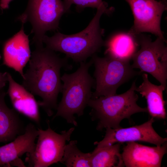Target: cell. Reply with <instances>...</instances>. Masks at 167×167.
Masks as SVG:
<instances>
[{"label": "cell", "mask_w": 167, "mask_h": 167, "mask_svg": "<svg viewBox=\"0 0 167 167\" xmlns=\"http://www.w3.org/2000/svg\"><path fill=\"white\" fill-rule=\"evenodd\" d=\"M35 46L22 85L33 95L41 98L42 100L38 101V105L50 117L56 110L58 97L62 91L61 70H71L72 66L66 57L61 58L43 45Z\"/></svg>", "instance_id": "6da1fadb"}, {"label": "cell", "mask_w": 167, "mask_h": 167, "mask_svg": "<svg viewBox=\"0 0 167 167\" xmlns=\"http://www.w3.org/2000/svg\"><path fill=\"white\" fill-rule=\"evenodd\" d=\"M108 6L97 9L87 27L80 32L69 35L57 32L51 37L45 35L42 38L43 43L48 48L64 54L66 58L76 62H86L88 58L99 52L104 45L102 36L104 30L101 28L100 22L103 14L109 15L113 11V7Z\"/></svg>", "instance_id": "7a4b0ae2"}, {"label": "cell", "mask_w": 167, "mask_h": 167, "mask_svg": "<svg viewBox=\"0 0 167 167\" xmlns=\"http://www.w3.org/2000/svg\"><path fill=\"white\" fill-rule=\"evenodd\" d=\"M92 64L91 60L88 62H81L75 72L65 73L61 76L62 97L53 119L61 117L68 123L77 126L75 115L80 116L83 114L92 98V89L95 87V79L88 71Z\"/></svg>", "instance_id": "3957f363"}, {"label": "cell", "mask_w": 167, "mask_h": 167, "mask_svg": "<svg viewBox=\"0 0 167 167\" xmlns=\"http://www.w3.org/2000/svg\"><path fill=\"white\" fill-rule=\"evenodd\" d=\"M136 80L125 92L109 96L91 98L88 106L91 108L89 113L92 120L97 123L96 129H117L122 127L120 124L124 119H129L136 113L147 112V107L142 108L137 103L138 95L135 93Z\"/></svg>", "instance_id": "277c9868"}, {"label": "cell", "mask_w": 167, "mask_h": 167, "mask_svg": "<svg viewBox=\"0 0 167 167\" xmlns=\"http://www.w3.org/2000/svg\"><path fill=\"white\" fill-rule=\"evenodd\" d=\"M91 60L95 67V90L92 99L116 94L121 85L142 73L134 70L130 62L109 56L100 57L95 54Z\"/></svg>", "instance_id": "5b68a950"}, {"label": "cell", "mask_w": 167, "mask_h": 167, "mask_svg": "<svg viewBox=\"0 0 167 167\" xmlns=\"http://www.w3.org/2000/svg\"><path fill=\"white\" fill-rule=\"evenodd\" d=\"M66 12L61 0H29L26 10L17 20L30 23L33 43L40 45H43L42 38L47 32L58 29L61 18Z\"/></svg>", "instance_id": "8992f818"}, {"label": "cell", "mask_w": 167, "mask_h": 167, "mask_svg": "<svg viewBox=\"0 0 167 167\" xmlns=\"http://www.w3.org/2000/svg\"><path fill=\"white\" fill-rule=\"evenodd\" d=\"M138 41L140 49L132 60V67L139 69L142 73L151 75L166 88L167 79V49L166 40L157 37L152 41L150 36L139 34Z\"/></svg>", "instance_id": "52a82bcc"}, {"label": "cell", "mask_w": 167, "mask_h": 167, "mask_svg": "<svg viewBox=\"0 0 167 167\" xmlns=\"http://www.w3.org/2000/svg\"><path fill=\"white\" fill-rule=\"evenodd\" d=\"M45 130L38 128L37 140L33 151L26 154L25 161L30 167H47L61 162L66 141L70 139L74 127L58 134L50 127Z\"/></svg>", "instance_id": "ba28073f"}, {"label": "cell", "mask_w": 167, "mask_h": 167, "mask_svg": "<svg viewBox=\"0 0 167 167\" xmlns=\"http://www.w3.org/2000/svg\"><path fill=\"white\" fill-rule=\"evenodd\" d=\"M129 5L134 18L133 26L128 32L133 36L149 32L165 40L161 28L164 11L167 10L166 0H125Z\"/></svg>", "instance_id": "9c48e42d"}, {"label": "cell", "mask_w": 167, "mask_h": 167, "mask_svg": "<svg viewBox=\"0 0 167 167\" xmlns=\"http://www.w3.org/2000/svg\"><path fill=\"white\" fill-rule=\"evenodd\" d=\"M155 120L153 118L144 123L128 128L117 129L107 128L103 139L94 143L97 147L102 148L116 143L140 141L160 146L167 141L156 131L152 126Z\"/></svg>", "instance_id": "30bf717a"}, {"label": "cell", "mask_w": 167, "mask_h": 167, "mask_svg": "<svg viewBox=\"0 0 167 167\" xmlns=\"http://www.w3.org/2000/svg\"><path fill=\"white\" fill-rule=\"evenodd\" d=\"M38 134L37 128L30 122L26 126L23 134L8 143L0 146V166L26 167L20 157L33 151Z\"/></svg>", "instance_id": "8fae6325"}, {"label": "cell", "mask_w": 167, "mask_h": 167, "mask_svg": "<svg viewBox=\"0 0 167 167\" xmlns=\"http://www.w3.org/2000/svg\"><path fill=\"white\" fill-rule=\"evenodd\" d=\"M126 143L121 154L126 167H160L163 157L167 152V141L154 147L134 141Z\"/></svg>", "instance_id": "7c38bea8"}, {"label": "cell", "mask_w": 167, "mask_h": 167, "mask_svg": "<svg viewBox=\"0 0 167 167\" xmlns=\"http://www.w3.org/2000/svg\"><path fill=\"white\" fill-rule=\"evenodd\" d=\"M24 24L19 31L4 43L3 48V64L18 72L22 78L23 69L30 58L28 36L24 32Z\"/></svg>", "instance_id": "4fadbf2b"}, {"label": "cell", "mask_w": 167, "mask_h": 167, "mask_svg": "<svg viewBox=\"0 0 167 167\" xmlns=\"http://www.w3.org/2000/svg\"><path fill=\"white\" fill-rule=\"evenodd\" d=\"M8 82L9 85L6 93L13 108L39 125L40 122L39 106L34 95L22 85L16 82L8 72Z\"/></svg>", "instance_id": "5bb4252c"}, {"label": "cell", "mask_w": 167, "mask_h": 167, "mask_svg": "<svg viewBox=\"0 0 167 167\" xmlns=\"http://www.w3.org/2000/svg\"><path fill=\"white\" fill-rule=\"evenodd\" d=\"M6 94L3 89L0 91V143L13 141L23 134L26 128L18 112L6 105Z\"/></svg>", "instance_id": "9a60e30c"}, {"label": "cell", "mask_w": 167, "mask_h": 167, "mask_svg": "<svg viewBox=\"0 0 167 167\" xmlns=\"http://www.w3.org/2000/svg\"><path fill=\"white\" fill-rule=\"evenodd\" d=\"M105 55L130 62L140 46L136 36L128 32L114 33L104 41Z\"/></svg>", "instance_id": "2e32d148"}, {"label": "cell", "mask_w": 167, "mask_h": 167, "mask_svg": "<svg viewBox=\"0 0 167 167\" xmlns=\"http://www.w3.org/2000/svg\"><path fill=\"white\" fill-rule=\"evenodd\" d=\"M142 76L143 82L138 87H136L135 91L146 99L147 112L151 117L165 119L166 116L165 108L166 102L164 100L163 92L166 88L161 84L157 85L151 83L146 73L142 74Z\"/></svg>", "instance_id": "e0dca14e"}, {"label": "cell", "mask_w": 167, "mask_h": 167, "mask_svg": "<svg viewBox=\"0 0 167 167\" xmlns=\"http://www.w3.org/2000/svg\"><path fill=\"white\" fill-rule=\"evenodd\" d=\"M121 143L102 148L96 147L91 152V167H121L125 166L120 153Z\"/></svg>", "instance_id": "ac0fdd59"}, {"label": "cell", "mask_w": 167, "mask_h": 167, "mask_svg": "<svg viewBox=\"0 0 167 167\" xmlns=\"http://www.w3.org/2000/svg\"><path fill=\"white\" fill-rule=\"evenodd\" d=\"M77 141L71 140L65 145L61 163L67 167H91V153H83L78 148Z\"/></svg>", "instance_id": "d6986e66"}, {"label": "cell", "mask_w": 167, "mask_h": 167, "mask_svg": "<svg viewBox=\"0 0 167 167\" xmlns=\"http://www.w3.org/2000/svg\"><path fill=\"white\" fill-rule=\"evenodd\" d=\"M66 12H68L71 6L75 4L78 10H81L86 7L96 8L108 5L102 0H64L63 1Z\"/></svg>", "instance_id": "ffe728a7"}, {"label": "cell", "mask_w": 167, "mask_h": 167, "mask_svg": "<svg viewBox=\"0 0 167 167\" xmlns=\"http://www.w3.org/2000/svg\"><path fill=\"white\" fill-rule=\"evenodd\" d=\"M8 73L2 72L0 71V91L3 89L8 82Z\"/></svg>", "instance_id": "44dd1931"}, {"label": "cell", "mask_w": 167, "mask_h": 167, "mask_svg": "<svg viewBox=\"0 0 167 167\" xmlns=\"http://www.w3.org/2000/svg\"><path fill=\"white\" fill-rule=\"evenodd\" d=\"M12 0H0V8L2 9H8L10 2Z\"/></svg>", "instance_id": "7402d4cb"}, {"label": "cell", "mask_w": 167, "mask_h": 167, "mask_svg": "<svg viewBox=\"0 0 167 167\" xmlns=\"http://www.w3.org/2000/svg\"><path fill=\"white\" fill-rule=\"evenodd\" d=\"M0 58H1V56H0Z\"/></svg>", "instance_id": "603a6c76"}]
</instances>
